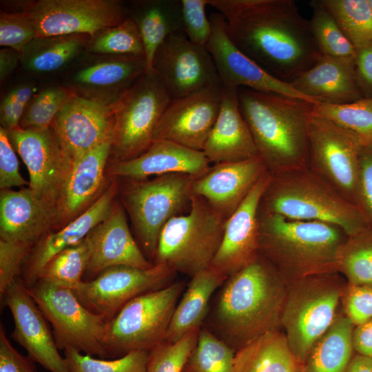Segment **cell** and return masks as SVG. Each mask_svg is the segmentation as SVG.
Segmentation results:
<instances>
[{
    "mask_svg": "<svg viewBox=\"0 0 372 372\" xmlns=\"http://www.w3.org/2000/svg\"><path fill=\"white\" fill-rule=\"evenodd\" d=\"M220 13L233 43L272 76L291 83L320 53L309 20L293 0H208Z\"/></svg>",
    "mask_w": 372,
    "mask_h": 372,
    "instance_id": "obj_1",
    "label": "cell"
},
{
    "mask_svg": "<svg viewBox=\"0 0 372 372\" xmlns=\"http://www.w3.org/2000/svg\"><path fill=\"white\" fill-rule=\"evenodd\" d=\"M287 289L288 285L260 254L227 278L215 317L219 329L236 351L279 329Z\"/></svg>",
    "mask_w": 372,
    "mask_h": 372,
    "instance_id": "obj_2",
    "label": "cell"
},
{
    "mask_svg": "<svg viewBox=\"0 0 372 372\" xmlns=\"http://www.w3.org/2000/svg\"><path fill=\"white\" fill-rule=\"evenodd\" d=\"M241 114L271 174L309 167L308 123L313 103L276 93L238 88Z\"/></svg>",
    "mask_w": 372,
    "mask_h": 372,
    "instance_id": "obj_3",
    "label": "cell"
},
{
    "mask_svg": "<svg viewBox=\"0 0 372 372\" xmlns=\"http://www.w3.org/2000/svg\"><path fill=\"white\" fill-rule=\"evenodd\" d=\"M259 254L289 285L302 278L338 273L337 256L347 237L340 227L298 220L258 209Z\"/></svg>",
    "mask_w": 372,
    "mask_h": 372,
    "instance_id": "obj_4",
    "label": "cell"
},
{
    "mask_svg": "<svg viewBox=\"0 0 372 372\" xmlns=\"http://www.w3.org/2000/svg\"><path fill=\"white\" fill-rule=\"evenodd\" d=\"M259 209L290 219L333 224L347 236L370 225L355 205L309 167L271 174Z\"/></svg>",
    "mask_w": 372,
    "mask_h": 372,
    "instance_id": "obj_5",
    "label": "cell"
},
{
    "mask_svg": "<svg viewBox=\"0 0 372 372\" xmlns=\"http://www.w3.org/2000/svg\"><path fill=\"white\" fill-rule=\"evenodd\" d=\"M226 220L204 198L192 194L189 211L163 228L154 264L190 277L207 269L220 247Z\"/></svg>",
    "mask_w": 372,
    "mask_h": 372,
    "instance_id": "obj_6",
    "label": "cell"
},
{
    "mask_svg": "<svg viewBox=\"0 0 372 372\" xmlns=\"http://www.w3.org/2000/svg\"><path fill=\"white\" fill-rule=\"evenodd\" d=\"M346 283L339 273H330L310 276L288 285L281 327L302 364L315 342L335 319Z\"/></svg>",
    "mask_w": 372,
    "mask_h": 372,
    "instance_id": "obj_7",
    "label": "cell"
},
{
    "mask_svg": "<svg viewBox=\"0 0 372 372\" xmlns=\"http://www.w3.org/2000/svg\"><path fill=\"white\" fill-rule=\"evenodd\" d=\"M198 178L169 174L151 180H125L121 200L143 252L154 264L161 232L173 217L190 207L192 187Z\"/></svg>",
    "mask_w": 372,
    "mask_h": 372,
    "instance_id": "obj_8",
    "label": "cell"
},
{
    "mask_svg": "<svg viewBox=\"0 0 372 372\" xmlns=\"http://www.w3.org/2000/svg\"><path fill=\"white\" fill-rule=\"evenodd\" d=\"M185 288L183 281L173 282L127 302L106 322L103 345L107 357L149 351L164 341Z\"/></svg>",
    "mask_w": 372,
    "mask_h": 372,
    "instance_id": "obj_9",
    "label": "cell"
},
{
    "mask_svg": "<svg viewBox=\"0 0 372 372\" xmlns=\"http://www.w3.org/2000/svg\"><path fill=\"white\" fill-rule=\"evenodd\" d=\"M172 101L158 75L145 72L114 107L111 156L136 158L154 141V134Z\"/></svg>",
    "mask_w": 372,
    "mask_h": 372,
    "instance_id": "obj_10",
    "label": "cell"
},
{
    "mask_svg": "<svg viewBox=\"0 0 372 372\" xmlns=\"http://www.w3.org/2000/svg\"><path fill=\"white\" fill-rule=\"evenodd\" d=\"M26 287L51 324L59 349L107 358L103 345L107 321L86 308L71 289L41 279Z\"/></svg>",
    "mask_w": 372,
    "mask_h": 372,
    "instance_id": "obj_11",
    "label": "cell"
},
{
    "mask_svg": "<svg viewBox=\"0 0 372 372\" xmlns=\"http://www.w3.org/2000/svg\"><path fill=\"white\" fill-rule=\"evenodd\" d=\"M308 136L309 168L355 205L360 154L365 143L313 109Z\"/></svg>",
    "mask_w": 372,
    "mask_h": 372,
    "instance_id": "obj_12",
    "label": "cell"
},
{
    "mask_svg": "<svg viewBox=\"0 0 372 372\" xmlns=\"http://www.w3.org/2000/svg\"><path fill=\"white\" fill-rule=\"evenodd\" d=\"M28 12L37 37L85 34L120 24L129 17L130 10L118 0H39L27 3Z\"/></svg>",
    "mask_w": 372,
    "mask_h": 372,
    "instance_id": "obj_13",
    "label": "cell"
},
{
    "mask_svg": "<svg viewBox=\"0 0 372 372\" xmlns=\"http://www.w3.org/2000/svg\"><path fill=\"white\" fill-rule=\"evenodd\" d=\"M175 273L163 264L149 269L114 266L72 291L86 308L107 322L132 299L164 287Z\"/></svg>",
    "mask_w": 372,
    "mask_h": 372,
    "instance_id": "obj_14",
    "label": "cell"
},
{
    "mask_svg": "<svg viewBox=\"0 0 372 372\" xmlns=\"http://www.w3.org/2000/svg\"><path fill=\"white\" fill-rule=\"evenodd\" d=\"M152 70L172 100L222 84L213 59L205 47L194 43L185 33L168 37L156 51Z\"/></svg>",
    "mask_w": 372,
    "mask_h": 372,
    "instance_id": "obj_15",
    "label": "cell"
},
{
    "mask_svg": "<svg viewBox=\"0 0 372 372\" xmlns=\"http://www.w3.org/2000/svg\"><path fill=\"white\" fill-rule=\"evenodd\" d=\"M13 147L27 167L29 188L39 197L58 205L72 163L51 127L8 132Z\"/></svg>",
    "mask_w": 372,
    "mask_h": 372,
    "instance_id": "obj_16",
    "label": "cell"
},
{
    "mask_svg": "<svg viewBox=\"0 0 372 372\" xmlns=\"http://www.w3.org/2000/svg\"><path fill=\"white\" fill-rule=\"evenodd\" d=\"M209 19L211 35L205 48L213 59L223 85L276 93L316 104L291 83L272 76L242 52L229 39L220 13H211Z\"/></svg>",
    "mask_w": 372,
    "mask_h": 372,
    "instance_id": "obj_17",
    "label": "cell"
},
{
    "mask_svg": "<svg viewBox=\"0 0 372 372\" xmlns=\"http://www.w3.org/2000/svg\"><path fill=\"white\" fill-rule=\"evenodd\" d=\"M2 298L14 323L11 336L26 350L28 358L50 372H70L65 358L59 352L48 321L23 280H14Z\"/></svg>",
    "mask_w": 372,
    "mask_h": 372,
    "instance_id": "obj_18",
    "label": "cell"
},
{
    "mask_svg": "<svg viewBox=\"0 0 372 372\" xmlns=\"http://www.w3.org/2000/svg\"><path fill=\"white\" fill-rule=\"evenodd\" d=\"M221 95L220 84L172 100L156 126L154 141H168L203 151L218 117Z\"/></svg>",
    "mask_w": 372,
    "mask_h": 372,
    "instance_id": "obj_19",
    "label": "cell"
},
{
    "mask_svg": "<svg viewBox=\"0 0 372 372\" xmlns=\"http://www.w3.org/2000/svg\"><path fill=\"white\" fill-rule=\"evenodd\" d=\"M101 57L68 74L64 86L74 95L114 107L147 72L145 57Z\"/></svg>",
    "mask_w": 372,
    "mask_h": 372,
    "instance_id": "obj_20",
    "label": "cell"
},
{
    "mask_svg": "<svg viewBox=\"0 0 372 372\" xmlns=\"http://www.w3.org/2000/svg\"><path fill=\"white\" fill-rule=\"evenodd\" d=\"M114 107L73 94L58 113L52 127L72 165L92 148L112 139Z\"/></svg>",
    "mask_w": 372,
    "mask_h": 372,
    "instance_id": "obj_21",
    "label": "cell"
},
{
    "mask_svg": "<svg viewBox=\"0 0 372 372\" xmlns=\"http://www.w3.org/2000/svg\"><path fill=\"white\" fill-rule=\"evenodd\" d=\"M271 178V174L267 171L226 220L220 247L210 267L227 278L259 254L258 209Z\"/></svg>",
    "mask_w": 372,
    "mask_h": 372,
    "instance_id": "obj_22",
    "label": "cell"
},
{
    "mask_svg": "<svg viewBox=\"0 0 372 372\" xmlns=\"http://www.w3.org/2000/svg\"><path fill=\"white\" fill-rule=\"evenodd\" d=\"M90 258L86 271L92 279L111 267L149 269L153 264L130 232L125 210L114 201L109 214L86 236Z\"/></svg>",
    "mask_w": 372,
    "mask_h": 372,
    "instance_id": "obj_23",
    "label": "cell"
},
{
    "mask_svg": "<svg viewBox=\"0 0 372 372\" xmlns=\"http://www.w3.org/2000/svg\"><path fill=\"white\" fill-rule=\"evenodd\" d=\"M267 171L259 156L216 164L207 173L195 180L192 193L204 198L227 219Z\"/></svg>",
    "mask_w": 372,
    "mask_h": 372,
    "instance_id": "obj_24",
    "label": "cell"
},
{
    "mask_svg": "<svg viewBox=\"0 0 372 372\" xmlns=\"http://www.w3.org/2000/svg\"><path fill=\"white\" fill-rule=\"evenodd\" d=\"M210 164L203 151L168 141L156 140L138 156L113 161L109 174L117 178L143 180L151 176L180 173L198 178L209 172Z\"/></svg>",
    "mask_w": 372,
    "mask_h": 372,
    "instance_id": "obj_25",
    "label": "cell"
},
{
    "mask_svg": "<svg viewBox=\"0 0 372 372\" xmlns=\"http://www.w3.org/2000/svg\"><path fill=\"white\" fill-rule=\"evenodd\" d=\"M59 219L58 205L39 197L29 187L1 192V239L33 245Z\"/></svg>",
    "mask_w": 372,
    "mask_h": 372,
    "instance_id": "obj_26",
    "label": "cell"
},
{
    "mask_svg": "<svg viewBox=\"0 0 372 372\" xmlns=\"http://www.w3.org/2000/svg\"><path fill=\"white\" fill-rule=\"evenodd\" d=\"M117 179L115 178L81 214L61 229L45 234L37 241L23 269V282L26 287L32 286L39 279L44 267L56 254L84 240L106 218L118 192Z\"/></svg>",
    "mask_w": 372,
    "mask_h": 372,
    "instance_id": "obj_27",
    "label": "cell"
},
{
    "mask_svg": "<svg viewBox=\"0 0 372 372\" xmlns=\"http://www.w3.org/2000/svg\"><path fill=\"white\" fill-rule=\"evenodd\" d=\"M203 152L214 165L258 156L251 133L240 110L238 88L222 85L218 115Z\"/></svg>",
    "mask_w": 372,
    "mask_h": 372,
    "instance_id": "obj_28",
    "label": "cell"
},
{
    "mask_svg": "<svg viewBox=\"0 0 372 372\" xmlns=\"http://www.w3.org/2000/svg\"><path fill=\"white\" fill-rule=\"evenodd\" d=\"M316 104L342 105L362 99L355 74V56L320 54L310 69L291 83Z\"/></svg>",
    "mask_w": 372,
    "mask_h": 372,
    "instance_id": "obj_29",
    "label": "cell"
},
{
    "mask_svg": "<svg viewBox=\"0 0 372 372\" xmlns=\"http://www.w3.org/2000/svg\"><path fill=\"white\" fill-rule=\"evenodd\" d=\"M112 146L111 138L92 148L72 163L59 203L60 218L76 216L96 200L104 182Z\"/></svg>",
    "mask_w": 372,
    "mask_h": 372,
    "instance_id": "obj_30",
    "label": "cell"
},
{
    "mask_svg": "<svg viewBox=\"0 0 372 372\" xmlns=\"http://www.w3.org/2000/svg\"><path fill=\"white\" fill-rule=\"evenodd\" d=\"M130 17L140 32L147 71L152 70L154 54L170 35L185 33L180 0L135 1L129 8Z\"/></svg>",
    "mask_w": 372,
    "mask_h": 372,
    "instance_id": "obj_31",
    "label": "cell"
},
{
    "mask_svg": "<svg viewBox=\"0 0 372 372\" xmlns=\"http://www.w3.org/2000/svg\"><path fill=\"white\" fill-rule=\"evenodd\" d=\"M227 278L211 267L191 277L173 313L165 341L174 342L201 327L212 295Z\"/></svg>",
    "mask_w": 372,
    "mask_h": 372,
    "instance_id": "obj_32",
    "label": "cell"
},
{
    "mask_svg": "<svg viewBox=\"0 0 372 372\" xmlns=\"http://www.w3.org/2000/svg\"><path fill=\"white\" fill-rule=\"evenodd\" d=\"M285 333L268 332L235 352L234 372H302Z\"/></svg>",
    "mask_w": 372,
    "mask_h": 372,
    "instance_id": "obj_33",
    "label": "cell"
},
{
    "mask_svg": "<svg viewBox=\"0 0 372 372\" xmlns=\"http://www.w3.org/2000/svg\"><path fill=\"white\" fill-rule=\"evenodd\" d=\"M90 38L85 34L36 37L20 52V64L36 75L58 72L86 52Z\"/></svg>",
    "mask_w": 372,
    "mask_h": 372,
    "instance_id": "obj_34",
    "label": "cell"
},
{
    "mask_svg": "<svg viewBox=\"0 0 372 372\" xmlns=\"http://www.w3.org/2000/svg\"><path fill=\"white\" fill-rule=\"evenodd\" d=\"M353 328L344 313L338 314L311 349L302 372H344L355 352L352 341Z\"/></svg>",
    "mask_w": 372,
    "mask_h": 372,
    "instance_id": "obj_35",
    "label": "cell"
},
{
    "mask_svg": "<svg viewBox=\"0 0 372 372\" xmlns=\"http://www.w3.org/2000/svg\"><path fill=\"white\" fill-rule=\"evenodd\" d=\"M337 266L348 283L372 286V226L347 236L339 248Z\"/></svg>",
    "mask_w": 372,
    "mask_h": 372,
    "instance_id": "obj_36",
    "label": "cell"
},
{
    "mask_svg": "<svg viewBox=\"0 0 372 372\" xmlns=\"http://www.w3.org/2000/svg\"><path fill=\"white\" fill-rule=\"evenodd\" d=\"M86 52L101 56H145L140 32L130 17L118 25L104 28L91 37Z\"/></svg>",
    "mask_w": 372,
    "mask_h": 372,
    "instance_id": "obj_37",
    "label": "cell"
},
{
    "mask_svg": "<svg viewBox=\"0 0 372 372\" xmlns=\"http://www.w3.org/2000/svg\"><path fill=\"white\" fill-rule=\"evenodd\" d=\"M356 50L372 40V10L369 0H322Z\"/></svg>",
    "mask_w": 372,
    "mask_h": 372,
    "instance_id": "obj_38",
    "label": "cell"
},
{
    "mask_svg": "<svg viewBox=\"0 0 372 372\" xmlns=\"http://www.w3.org/2000/svg\"><path fill=\"white\" fill-rule=\"evenodd\" d=\"M235 352L226 342L200 327L183 372H234Z\"/></svg>",
    "mask_w": 372,
    "mask_h": 372,
    "instance_id": "obj_39",
    "label": "cell"
},
{
    "mask_svg": "<svg viewBox=\"0 0 372 372\" xmlns=\"http://www.w3.org/2000/svg\"><path fill=\"white\" fill-rule=\"evenodd\" d=\"M309 6L310 30L320 53L332 56H355V49L322 0L311 1Z\"/></svg>",
    "mask_w": 372,
    "mask_h": 372,
    "instance_id": "obj_40",
    "label": "cell"
},
{
    "mask_svg": "<svg viewBox=\"0 0 372 372\" xmlns=\"http://www.w3.org/2000/svg\"><path fill=\"white\" fill-rule=\"evenodd\" d=\"M89 258L90 247L85 238L50 260L39 279L73 290L84 281L82 277L86 271Z\"/></svg>",
    "mask_w": 372,
    "mask_h": 372,
    "instance_id": "obj_41",
    "label": "cell"
},
{
    "mask_svg": "<svg viewBox=\"0 0 372 372\" xmlns=\"http://www.w3.org/2000/svg\"><path fill=\"white\" fill-rule=\"evenodd\" d=\"M313 109L364 143H372V99L362 98L342 105L313 104Z\"/></svg>",
    "mask_w": 372,
    "mask_h": 372,
    "instance_id": "obj_42",
    "label": "cell"
},
{
    "mask_svg": "<svg viewBox=\"0 0 372 372\" xmlns=\"http://www.w3.org/2000/svg\"><path fill=\"white\" fill-rule=\"evenodd\" d=\"M70 372H147L149 351H132L113 360L96 358L71 347L64 349Z\"/></svg>",
    "mask_w": 372,
    "mask_h": 372,
    "instance_id": "obj_43",
    "label": "cell"
},
{
    "mask_svg": "<svg viewBox=\"0 0 372 372\" xmlns=\"http://www.w3.org/2000/svg\"><path fill=\"white\" fill-rule=\"evenodd\" d=\"M73 94L64 85H51L35 93L20 121L21 129L51 127Z\"/></svg>",
    "mask_w": 372,
    "mask_h": 372,
    "instance_id": "obj_44",
    "label": "cell"
},
{
    "mask_svg": "<svg viewBox=\"0 0 372 372\" xmlns=\"http://www.w3.org/2000/svg\"><path fill=\"white\" fill-rule=\"evenodd\" d=\"M199 329L174 342L164 340L149 351L147 372H183L196 343Z\"/></svg>",
    "mask_w": 372,
    "mask_h": 372,
    "instance_id": "obj_45",
    "label": "cell"
},
{
    "mask_svg": "<svg viewBox=\"0 0 372 372\" xmlns=\"http://www.w3.org/2000/svg\"><path fill=\"white\" fill-rule=\"evenodd\" d=\"M37 37L34 24L24 10L1 11L0 14V45L19 53Z\"/></svg>",
    "mask_w": 372,
    "mask_h": 372,
    "instance_id": "obj_46",
    "label": "cell"
},
{
    "mask_svg": "<svg viewBox=\"0 0 372 372\" xmlns=\"http://www.w3.org/2000/svg\"><path fill=\"white\" fill-rule=\"evenodd\" d=\"M184 32L195 44L207 45L211 35V25L205 13L208 0H180Z\"/></svg>",
    "mask_w": 372,
    "mask_h": 372,
    "instance_id": "obj_47",
    "label": "cell"
},
{
    "mask_svg": "<svg viewBox=\"0 0 372 372\" xmlns=\"http://www.w3.org/2000/svg\"><path fill=\"white\" fill-rule=\"evenodd\" d=\"M343 313L354 327L372 318V286L347 282L341 297Z\"/></svg>",
    "mask_w": 372,
    "mask_h": 372,
    "instance_id": "obj_48",
    "label": "cell"
},
{
    "mask_svg": "<svg viewBox=\"0 0 372 372\" xmlns=\"http://www.w3.org/2000/svg\"><path fill=\"white\" fill-rule=\"evenodd\" d=\"M32 244L0 240V296L21 271V265Z\"/></svg>",
    "mask_w": 372,
    "mask_h": 372,
    "instance_id": "obj_49",
    "label": "cell"
},
{
    "mask_svg": "<svg viewBox=\"0 0 372 372\" xmlns=\"http://www.w3.org/2000/svg\"><path fill=\"white\" fill-rule=\"evenodd\" d=\"M34 91L30 84H19L3 98L0 105L1 126L8 132L19 127L20 121Z\"/></svg>",
    "mask_w": 372,
    "mask_h": 372,
    "instance_id": "obj_50",
    "label": "cell"
},
{
    "mask_svg": "<svg viewBox=\"0 0 372 372\" xmlns=\"http://www.w3.org/2000/svg\"><path fill=\"white\" fill-rule=\"evenodd\" d=\"M355 205L372 226V143H364L360 151Z\"/></svg>",
    "mask_w": 372,
    "mask_h": 372,
    "instance_id": "obj_51",
    "label": "cell"
},
{
    "mask_svg": "<svg viewBox=\"0 0 372 372\" xmlns=\"http://www.w3.org/2000/svg\"><path fill=\"white\" fill-rule=\"evenodd\" d=\"M29 183L19 172V161L10 142L8 133L0 127V187L10 189L14 187H22Z\"/></svg>",
    "mask_w": 372,
    "mask_h": 372,
    "instance_id": "obj_52",
    "label": "cell"
},
{
    "mask_svg": "<svg viewBox=\"0 0 372 372\" xmlns=\"http://www.w3.org/2000/svg\"><path fill=\"white\" fill-rule=\"evenodd\" d=\"M32 360L19 353L0 327V372H37Z\"/></svg>",
    "mask_w": 372,
    "mask_h": 372,
    "instance_id": "obj_53",
    "label": "cell"
},
{
    "mask_svg": "<svg viewBox=\"0 0 372 372\" xmlns=\"http://www.w3.org/2000/svg\"><path fill=\"white\" fill-rule=\"evenodd\" d=\"M355 74L362 97L372 99V40L355 50Z\"/></svg>",
    "mask_w": 372,
    "mask_h": 372,
    "instance_id": "obj_54",
    "label": "cell"
},
{
    "mask_svg": "<svg viewBox=\"0 0 372 372\" xmlns=\"http://www.w3.org/2000/svg\"><path fill=\"white\" fill-rule=\"evenodd\" d=\"M352 341L355 353L372 358V318L354 327Z\"/></svg>",
    "mask_w": 372,
    "mask_h": 372,
    "instance_id": "obj_55",
    "label": "cell"
},
{
    "mask_svg": "<svg viewBox=\"0 0 372 372\" xmlns=\"http://www.w3.org/2000/svg\"><path fill=\"white\" fill-rule=\"evenodd\" d=\"M20 63V53L10 48L0 50V80L5 81Z\"/></svg>",
    "mask_w": 372,
    "mask_h": 372,
    "instance_id": "obj_56",
    "label": "cell"
},
{
    "mask_svg": "<svg viewBox=\"0 0 372 372\" xmlns=\"http://www.w3.org/2000/svg\"><path fill=\"white\" fill-rule=\"evenodd\" d=\"M344 372H372V358L355 353Z\"/></svg>",
    "mask_w": 372,
    "mask_h": 372,
    "instance_id": "obj_57",
    "label": "cell"
},
{
    "mask_svg": "<svg viewBox=\"0 0 372 372\" xmlns=\"http://www.w3.org/2000/svg\"><path fill=\"white\" fill-rule=\"evenodd\" d=\"M371 10H372V0H369Z\"/></svg>",
    "mask_w": 372,
    "mask_h": 372,
    "instance_id": "obj_58",
    "label": "cell"
}]
</instances>
